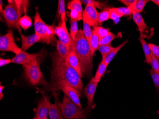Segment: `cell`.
Returning a JSON list of instances; mask_svg holds the SVG:
<instances>
[{
	"instance_id": "d4e9b609",
	"label": "cell",
	"mask_w": 159,
	"mask_h": 119,
	"mask_svg": "<svg viewBox=\"0 0 159 119\" xmlns=\"http://www.w3.org/2000/svg\"><path fill=\"white\" fill-rule=\"evenodd\" d=\"M68 9L70 10H74L83 13L82 2L80 0H73L68 3Z\"/></svg>"
},
{
	"instance_id": "60d3db41",
	"label": "cell",
	"mask_w": 159,
	"mask_h": 119,
	"mask_svg": "<svg viewBox=\"0 0 159 119\" xmlns=\"http://www.w3.org/2000/svg\"><path fill=\"white\" fill-rule=\"evenodd\" d=\"M11 62H12V60H11V59H4L1 58L0 59V66L2 67V66H4V65L9 64Z\"/></svg>"
},
{
	"instance_id": "d6a6232c",
	"label": "cell",
	"mask_w": 159,
	"mask_h": 119,
	"mask_svg": "<svg viewBox=\"0 0 159 119\" xmlns=\"http://www.w3.org/2000/svg\"><path fill=\"white\" fill-rule=\"evenodd\" d=\"M81 2H83L86 6L87 5H92V6L99 8L100 10H102L103 7L105 6V4H103L102 2H99L95 0H82L81 1Z\"/></svg>"
},
{
	"instance_id": "bcb514c9",
	"label": "cell",
	"mask_w": 159,
	"mask_h": 119,
	"mask_svg": "<svg viewBox=\"0 0 159 119\" xmlns=\"http://www.w3.org/2000/svg\"><path fill=\"white\" fill-rule=\"evenodd\" d=\"M47 119V118H46V119Z\"/></svg>"
},
{
	"instance_id": "e575fe53",
	"label": "cell",
	"mask_w": 159,
	"mask_h": 119,
	"mask_svg": "<svg viewBox=\"0 0 159 119\" xmlns=\"http://www.w3.org/2000/svg\"><path fill=\"white\" fill-rule=\"evenodd\" d=\"M115 10L117 11L120 14L124 16H130L132 14V11L128 7H121L115 8Z\"/></svg>"
},
{
	"instance_id": "f1b7e54d",
	"label": "cell",
	"mask_w": 159,
	"mask_h": 119,
	"mask_svg": "<svg viewBox=\"0 0 159 119\" xmlns=\"http://www.w3.org/2000/svg\"><path fill=\"white\" fill-rule=\"evenodd\" d=\"M70 23V36L72 40L75 41L77 34L78 33V27L77 23L76 21L72 20L69 18Z\"/></svg>"
},
{
	"instance_id": "ab89813d",
	"label": "cell",
	"mask_w": 159,
	"mask_h": 119,
	"mask_svg": "<svg viewBox=\"0 0 159 119\" xmlns=\"http://www.w3.org/2000/svg\"><path fill=\"white\" fill-rule=\"evenodd\" d=\"M118 1L120 2L121 3H123L127 7H129L134 3L136 0H119Z\"/></svg>"
},
{
	"instance_id": "836d02e7",
	"label": "cell",
	"mask_w": 159,
	"mask_h": 119,
	"mask_svg": "<svg viewBox=\"0 0 159 119\" xmlns=\"http://www.w3.org/2000/svg\"><path fill=\"white\" fill-rule=\"evenodd\" d=\"M70 12L69 16V18L70 19L75 21H80L83 20V14L81 12L74 10H71Z\"/></svg>"
},
{
	"instance_id": "6da1fadb",
	"label": "cell",
	"mask_w": 159,
	"mask_h": 119,
	"mask_svg": "<svg viewBox=\"0 0 159 119\" xmlns=\"http://www.w3.org/2000/svg\"><path fill=\"white\" fill-rule=\"evenodd\" d=\"M52 67L51 74V82L43 88V91L56 92L61 90L64 86L68 85L75 89L82 96L84 85L79 74L57 52L52 55Z\"/></svg>"
},
{
	"instance_id": "b9f144b4",
	"label": "cell",
	"mask_w": 159,
	"mask_h": 119,
	"mask_svg": "<svg viewBox=\"0 0 159 119\" xmlns=\"http://www.w3.org/2000/svg\"><path fill=\"white\" fill-rule=\"evenodd\" d=\"M5 86H4L1 85L0 86V99L2 100L3 97V91Z\"/></svg>"
},
{
	"instance_id": "5bb4252c",
	"label": "cell",
	"mask_w": 159,
	"mask_h": 119,
	"mask_svg": "<svg viewBox=\"0 0 159 119\" xmlns=\"http://www.w3.org/2000/svg\"><path fill=\"white\" fill-rule=\"evenodd\" d=\"M66 60L71 67L76 71L78 73L81 77H83V74L81 71V66L80 64L78 58L74 51V47H73L72 44L70 46L69 54L68 58H67Z\"/></svg>"
},
{
	"instance_id": "8992f818",
	"label": "cell",
	"mask_w": 159,
	"mask_h": 119,
	"mask_svg": "<svg viewBox=\"0 0 159 119\" xmlns=\"http://www.w3.org/2000/svg\"><path fill=\"white\" fill-rule=\"evenodd\" d=\"M40 61L37 65H23L25 77L31 85H41L45 87L48 85V83L45 80L44 76L40 69Z\"/></svg>"
},
{
	"instance_id": "f546056e",
	"label": "cell",
	"mask_w": 159,
	"mask_h": 119,
	"mask_svg": "<svg viewBox=\"0 0 159 119\" xmlns=\"http://www.w3.org/2000/svg\"><path fill=\"white\" fill-rule=\"evenodd\" d=\"M111 19L110 13L108 9H105L98 13V22L99 25L108 20Z\"/></svg>"
},
{
	"instance_id": "8fae6325",
	"label": "cell",
	"mask_w": 159,
	"mask_h": 119,
	"mask_svg": "<svg viewBox=\"0 0 159 119\" xmlns=\"http://www.w3.org/2000/svg\"><path fill=\"white\" fill-rule=\"evenodd\" d=\"M55 33L58 37L59 40L61 42L70 48L73 40L68 32L66 21L61 22L58 26L55 27Z\"/></svg>"
},
{
	"instance_id": "f35d334b",
	"label": "cell",
	"mask_w": 159,
	"mask_h": 119,
	"mask_svg": "<svg viewBox=\"0 0 159 119\" xmlns=\"http://www.w3.org/2000/svg\"><path fill=\"white\" fill-rule=\"evenodd\" d=\"M152 54L157 58L159 61V46L153 43H148Z\"/></svg>"
},
{
	"instance_id": "e0dca14e",
	"label": "cell",
	"mask_w": 159,
	"mask_h": 119,
	"mask_svg": "<svg viewBox=\"0 0 159 119\" xmlns=\"http://www.w3.org/2000/svg\"><path fill=\"white\" fill-rule=\"evenodd\" d=\"M61 90L75 104L78 105L80 107H82L80 100L79 94L75 89L70 86L66 85L63 87L61 89Z\"/></svg>"
},
{
	"instance_id": "cb8c5ba5",
	"label": "cell",
	"mask_w": 159,
	"mask_h": 119,
	"mask_svg": "<svg viewBox=\"0 0 159 119\" xmlns=\"http://www.w3.org/2000/svg\"><path fill=\"white\" fill-rule=\"evenodd\" d=\"M19 24L20 27L26 31L32 26V19L30 16H29L26 14H25V16L20 18L19 21Z\"/></svg>"
},
{
	"instance_id": "ffe728a7",
	"label": "cell",
	"mask_w": 159,
	"mask_h": 119,
	"mask_svg": "<svg viewBox=\"0 0 159 119\" xmlns=\"http://www.w3.org/2000/svg\"><path fill=\"white\" fill-rule=\"evenodd\" d=\"M100 40L99 37L97 35L95 31L93 30L92 37L89 43L91 53L93 57L95 52L98 49V47L100 45Z\"/></svg>"
},
{
	"instance_id": "4dcf8cb0",
	"label": "cell",
	"mask_w": 159,
	"mask_h": 119,
	"mask_svg": "<svg viewBox=\"0 0 159 119\" xmlns=\"http://www.w3.org/2000/svg\"><path fill=\"white\" fill-rule=\"evenodd\" d=\"M113 48L114 47H112L110 44L108 45H99L97 50L100 52L103 59L108 53H109L111 52Z\"/></svg>"
},
{
	"instance_id": "4fadbf2b",
	"label": "cell",
	"mask_w": 159,
	"mask_h": 119,
	"mask_svg": "<svg viewBox=\"0 0 159 119\" xmlns=\"http://www.w3.org/2000/svg\"><path fill=\"white\" fill-rule=\"evenodd\" d=\"M52 95L54 97L55 103L54 104L51 103L50 104L49 116L50 119H64L61 109L59 94L52 92Z\"/></svg>"
},
{
	"instance_id": "30bf717a",
	"label": "cell",
	"mask_w": 159,
	"mask_h": 119,
	"mask_svg": "<svg viewBox=\"0 0 159 119\" xmlns=\"http://www.w3.org/2000/svg\"><path fill=\"white\" fill-rule=\"evenodd\" d=\"M43 95V98L40 100L38 104L35 117L36 119H45L49 115V108L51 103L50 98L45 95L43 92L40 91Z\"/></svg>"
},
{
	"instance_id": "83f0119b",
	"label": "cell",
	"mask_w": 159,
	"mask_h": 119,
	"mask_svg": "<svg viewBox=\"0 0 159 119\" xmlns=\"http://www.w3.org/2000/svg\"><path fill=\"white\" fill-rule=\"evenodd\" d=\"M83 23H84V29H83V33H84V35L85 38L86 39L88 43L90 42V39L92 35V33L93 31L92 30L91 26L87 23L85 20L83 19Z\"/></svg>"
},
{
	"instance_id": "d6986e66",
	"label": "cell",
	"mask_w": 159,
	"mask_h": 119,
	"mask_svg": "<svg viewBox=\"0 0 159 119\" xmlns=\"http://www.w3.org/2000/svg\"><path fill=\"white\" fill-rule=\"evenodd\" d=\"M139 41L142 44L144 53L145 54V58H146V62L149 64H151L152 61V52L151 51V49L149 47V44L147 43V42L144 40L143 36L140 34V36L139 38Z\"/></svg>"
},
{
	"instance_id": "ee69618b",
	"label": "cell",
	"mask_w": 159,
	"mask_h": 119,
	"mask_svg": "<svg viewBox=\"0 0 159 119\" xmlns=\"http://www.w3.org/2000/svg\"><path fill=\"white\" fill-rule=\"evenodd\" d=\"M152 2L156 4L159 8V0H152Z\"/></svg>"
},
{
	"instance_id": "44dd1931",
	"label": "cell",
	"mask_w": 159,
	"mask_h": 119,
	"mask_svg": "<svg viewBox=\"0 0 159 119\" xmlns=\"http://www.w3.org/2000/svg\"><path fill=\"white\" fill-rule=\"evenodd\" d=\"M149 1H150L148 0H136L134 4L128 7L132 11V13L134 12L141 13L143 11L145 5Z\"/></svg>"
},
{
	"instance_id": "74e56055",
	"label": "cell",
	"mask_w": 159,
	"mask_h": 119,
	"mask_svg": "<svg viewBox=\"0 0 159 119\" xmlns=\"http://www.w3.org/2000/svg\"><path fill=\"white\" fill-rule=\"evenodd\" d=\"M150 75L152 78L153 83L156 87L159 88V74H157L153 71V70L151 69L149 71Z\"/></svg>"
},
{
	"instance_id": "484cf974",
	"label": "cell",
	"mask_w": 159,
	"mask_h": 119,
	"mask_svg": "<svg viewBox=\"0 0 159 119\" xmlns=\"http://www.w3.org/2000/svg\"><path fill=\"white\" fill-rule=\"evenodd\" d=\"M66 9H65V1L64 0H59L58 4V16L57 17H61V22L66 21Z\"/></svg>"
},
{
	"instance_id": "9a60e30c",
	"label": "cell",
	"mask_w": 159,
	"mask_h": 119,
	"mask_svg": "<svg viewBox=\"0 0 159 119\" xmlns=\"http://www.w3.org/2000/svg\"><path fill=\"white\" fill-rule=\"evenodd\" d=\"M20 35L21 39V51L25 52L33 46L34 44L40 42V37L36 34L28 36H25L21 33Z\"/></svg>"
},
{
	"instance_id": "7a4b0ae2",
	"label": "cell",
	"mask_w": 159,
	"mask_h": 119,
	"mask_svg": "<svg viewBox=\"0 0 159 119\" xmlns=\"http://www.w3.org/2000/svg\"><path fill=\"white\" fill-rule=\"evenodd\" d=\"M78 58L83 77L92 76L93 58L88 42L85 38L83 31L79 30L75 41L71 43Z\"/></svg>"
},
{
	"instance_id": "2e32d148",
	"label": "cell",
	"mask_w": 159,
	"mask_h": 119,
	"mask_svg": "<svg viewBox=\"0 0 159 119\" xmlns=\"http://www.w3.org/2000/svg\"><path fill=\"white\" fill-rule=\"evenodd\" d=\"M132 14L134 21L138 26L140 34L144 38L147 35V34L149 33V28L147 26L141 13L134 12Z\"/></svg>"
},
{
	"instance_id": "9c48e42d",
	"label": "cell",
	"mask_w": 159,
	"mask_h": 119,
	"mask_svg": "<svg viewBox=\"0 0 159 119\" xmlns=\"http://www.w3.org/2000/svg\"><path fill=\"white\" fill-rule=\"evenodd\" d=\"M98 12L96 8L92 5H87L83 11V19L86 21L91 26L95 27L99 25Z\"/></svg>"
},
{
	"instance_id": "f6af8a7d",
	"label": "cell",
	"mask_w": 159,
	"mask_h": 119,
	"mask_svg": "<svg viewBox=\"0 0 159 119\" xmlns=\"http://www.w3.org/2000/svg\"><path fill=\"white\" fill-rule=\"evenodd\" d=\"M36 119L35 117V116H34V119Z\"/></svg>"
},
{
	"instance_id": "ba28073f",
	"label": "cell",
	"mask_w": 159,
	"mask_h": 119,
	"mask_svg": "<svg viewBox=\"0 0 159 119\" xmlns=\"http://www.w3.org/2000/svg\"><path fill=\"white\" fill-rule=\"evenodd\" d=\"M41 53H29L21 51L12 59V62L21 65H36L40 61Z\"/></svg>"
},
{
	"instance_id": "d590c367",
	"label": "cell",
	"mask_w": 159,
	"mask_h": 119,
	"mask_svg": "<svg viewBox=\"0 0 159 119\" xmlns=\"http://www.w3.org/2000/svg\"><path fill=\"white\" fill-rule=\"evenodd\" d=\"M151 64L153 71L157 74H159V61L152 53V61H151Z\"/></svg>"
},
{
	"instance_id": "7bdbcfd3",
	"label": "cell",
	"mask_w": 159,
	"mask_h": 119,
	"mask_svg": "<svg viewBox=\"0 0 159 119\" xmlns=\"http://www.w3.org/2000/svg\"><path fill=\"white\" fill-rule=\"evenodd\" d=\"M2 6H3V2H2V1L1 0L0 1V12L2 14L3 13V11L4 9L2 8Z\"/></svg>"
},
{
	"instance_id": "52a82bcc",
	"label": "cell",
	"mask_w": 159,
	"mask_h": 119,
	"mask_svg": "<svg viewBox=\"0 0 159 119\" xmlns=\"http://www.w3.org/2000/svg\"><path fill=\"white\" fill-rule=\"evenodd\" d=\"M0 50L2 52H12L16 55L21 52V48L17 45L14 41L12 31H9L0 37Z\"/></svg>"
},
{
	"instance_id": "7c38bea8",
	"label": "cell",
	"mask_w": 159,
	"mask_h": 119,
	"mask_svg": "<svg viewBox=\"0 0 159 119\" xmlns=\"http://www.w3.org/2000/svg\"><path fill=\"white\" fill-rule=\"evenodd\" d=\"M98 84L99 82L96 81L94 78H92L90 83L84 89L85 96L88 100L87 107L91 109H93L95 106V103L93 102V99Z\"/></svg>"
},
{
	"instance_id": "7402d4cb",
	"label": "cell",
	"mask_w": 159,
	"mask_h": 119,
	"mask_svg": "<svg viewBox=\"0 0 159 119\" xmlns=\"http://www.w3.org/2000/svg\"><path fill=\"white\" fill-rule=\"evenodd\" d=\"M56 48H57V52L58 53L60 56L66 60L69 54L70 48L62 43L59 40L57 41Z\"/></svg>"
},
{
	"instance_id": "277c9868",
	"label": "cell",
	"mask_w": 159,
	"mask_h": 119,
	"mask_svg": "<svg viewBox=\"0 0 159 119\" xmlns=\"http://www.w3.org/2000/svg\"><path fill=\"white\" fill-rule=\"evenodd\" d=\"M60 107L64 119H86L92 110L88 107H80L65 94Z\"/></svg>"
},
{
	"instance_id": "8d00e7d4",
	"label": "cell",
	"mask_w": 159,
	"mask_h": 119,
	"mask_svg": "<svg viewBox=\"0 0 159 119\" xmlns=\"http://www.w3.org/2000/svg\"><path fill=\"white\" fill-rule=\"evenodd\" d=\"M108 10L110 13L111 19L112 20L114 21L117 20L118 19L123 17L122 15L117 12V11L115 10V8L108 9Z\"/></svg>"
},
{
	"instance_id": "1f68e13d",
	"label": "cell",
	"mask_w": 159,
	"mask_h": 119,
	"mask_svg": "<svg viewBox=\"0 0 159 119\" xmlns=\"http://www.w3.org/2000/svg\"><path fill=\"white\" fill-rule=\"evenodd\" d=\"M117 38L116 34L111 33L103 37L100 40V45H108L110 44L111 42Z\"/></svg>"
},
{
	"instance_id": "5b68a950",
	"label": "cell",
	"mask_w": 159,
	"mask_h": 119,
	"mask_svg": "<svg viewBox=\"0 0 159 119\" xmlns=\"http://www.w3.org/2000/svg\"><path fill=\"white\" fill-rule=\"evenodd\" d=\"M34 20L35 34L40 37V42L54 45L57 42L55 38V27L47 25L41 18L38 11L36 12Z\"/></svg>"
},
{
	"instance_id": "ac0fdd59",
	"label": "cell",
	"mask_w": 159,
	"mask_h": 119,
	"mask_svg": "<svg viewBox=\"0 0 159 119\" xmlns=\"http://www.w3.org/2000/svg\"><path fill=\"white\" fill-rule=\"evenodd\" d=\"M128 43V40H126L125 41L122 43L120 44V45H119L118 46L116 47H114L111 52L109 53H108L102 60L104 61V63L106 64V66L108 67L109 64L111 62L112 59L115 57V55H116L117 53H118L119 51L124 47L125 45H126L127 43Z\"/></svg>"
},
{
	"instance_id": "3957f363",
	"label": "cell",
	"mask_w": 159,
	"mask_h": 119,
	"mask_svg": "<svg viewBox=\"0 0 159 119\" xmlns=\"http://www.w3.org/2000/svg\"><path fill=\"white\" fill-rule=\"evenodd\" d=\"M2 13L7 26L10 28L16 29L21 34V27L19 24L21 16L26 14L29 2L26 0H9Z\"/></svg>"
},
{
	"instance_id": "4316f807",
	"label": "cell",
	"mask_w": 159,
	"mask_h": 119,
	"mask_svg": "<svg viewBox=\"0 0 159 119\" xmlns=\"http://www.w3.org/2000/svg\"><path fill=\"white\" fill-rule=\"evenodd\" d=\"M93 30L95 31L100 39L103 38L104 37L111 33L110 29L105 28L103 27L99 26L94 27Z\"/></svg>"
},
{
	"instance_id": "603a6c76",
	"label": "cell",
	"mask_w": 159,
	"mask_h": 119,
	"mask_svg": "<svg viewBox=\"0 0 159 119\" xmlns=\"http://www.w3.org/2000/svg\"><path fill=\"white\" fill-rule=\"evenodd\" d=\"M107 68V66L104 63V61L103 60L102 61L101 63L99 64V66H98L96 74L93 77L96 81H98L99 83V81H100L101 79L102 78L103 74L106 71Z\"/></svg>"
}]
</instances>
